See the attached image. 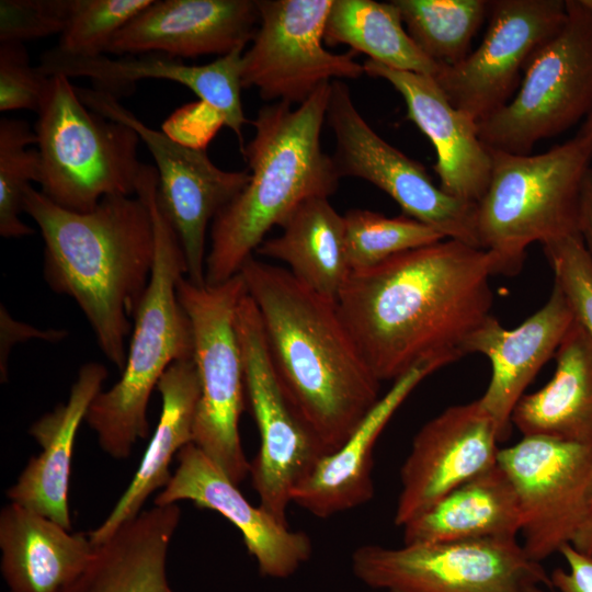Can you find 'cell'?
<instances>
[{
    "instance_id": "cell-1",
    "label": "cell",
    "mask_w": 592,
    "mask_h": 592,
    "mask_svg": "<svg viewBox=\"0 0 592 592\" xmlns=\"http://www.w3.org/2000/svg\"><path fill=\"white\" fill-rule=\"evenodd\" d=\"M492 254L455 239L351 271L337 298L363 358L382 380L420 364L444 367L492 315Z\"/></svg>"
},
{
    "instance_id": "cell-2",
    "label": "cell",
    "mask_w": 592,
    "mask_h": 592,
    "mask_svg": "<svg viewBox=\"0 0 592 592\" xmlns=\"http://www.w3.org/2000/svg\"><path fill=\"white\" fill-rule=\"evenodd\" d=\"M239 273L284 394L327 455L333 453L379 400L380 380L335 300L308 288L286 267L253 257Z\"/></svg>"
},
{
    "instance_id": "cell-3",
    "label": "cell",
    "mask_w": 592,
    "mask_h": 592,
    "mask_svg": "<svg viewBox=\"0 0 592 592\" xmlns=\"http://www.w3.org/2000/svg\"><path fill=\"white\" fill-rule=\"evenodd\" d=\"M23 212L44 239V276L49 287L77 303L101 351L122 372L129 318L147 289L155 259L146 200L138 194L111 195L94 209L79 213L29 186Z\"/></svg>"
},
{
    "instance_id": "cell-4",
    "label": "cell",
    "mask_w": 592,
    "mask_h": 592,
    "mask_svg": "<svg viewBox=\"0 0 592 592\" xmlns=\"http://www.w3.org/2000/svg\"><path fill=\"white\" fill-rule=\"evenodd\" d=\"M331 82L296 109L283 102L259 109L254 136L241 149L250 181L210 225L205 284L238 274L266 234L282 227L303 202L337 191L341 177L321 147Z\"/></svg>"
},
{
    "instance_id": "cell-5",
    "label": "cell",
    "mask_w": 592,
    "mask_h": 592,
    "mask_svg": "<svg viewBox=\"0 0 592 592\" xmlns=\"http://www.w3.org/2000/svg\"><path fill=\"white\" fill-rule=\"evenodd\" d=\"M136 194L150 209L155 259L149 284L134 316V329L121 378L92 401L86 421L100 447L111 457L130 456L138 440L149 435L147 408L151 391L167 368L193 358L190 319L178 297V282L186 274L178 235L158 201V172L144 164Z\"/></svg>"
},
{
    "instance_id": "cell-6",
    "label": "cell",
    "mask_w": 592,
    "mask_h": 592,
    "mask_svg": "<svg viewBox=\"0 0 592 592\" xmlns=\"http://www.w3.org/2000/svg\"><path fill=\"white\" fill-rule=\"evenodd\" d=\"M489 186L477 204V232L496 274L523 267L526 249L569 236H582V203L592 173V139L578 134L540 153L491 150Z\"/></svg>"
},
{
    "instance_id": "cell-7",
    "label": "cell",
    "mask_w": 592,
    "mask_h": 592,
    "mask_svg": "<svg viewBox=\"0 0 592 592\" xmlns=\"http://www.w3.org/2000/svg\"><path fill=\"white\" fill-rule=\"evenodd\" d=\"M35 124L42 193L87 213L106 196L136 194L139 136L90 110L65 76L48 77Z\"/></svg>"
},
{
    "instance_id": "cell-8",
    "label": "cell",
    "mask_w": 592,
    "mask_h": 592,
    "mask_svg": "<svg viewBox=\"0 0 592 592\" xmlns=\"http://www.w3.org/2000/svg\"><path fill=\"white\" fill-rule=\"evenodd\" d=\"M247 294L240 273L217 285H195L185 276L178 297L192 327L200 379L193 443L236 485L249 475L239 420L244 410V372L236 311Z\"/></svg>"
},
{
    "instance_id": "cell-9",
    "label": "cell",
    "mask_w": 592,
    "mask_h": 592,
    "mask_svg": "<svg viewBox=\"0 0 592 592\" xmlns=\"http://www.w3.org/2000/svg\"><path fill=\"white\" fill-rule=\"evenodd\" d=\"M560 31L533 56L512 100L477 124L491 149L531 153L592 113V0H566Z\"/></svg>"
},
{
    "instance_id": "cell-10",
    "label": "cell",
    "mask_w": 592,
    "mask_h": 592,
    "mask_svg": "<svg viewBox=\"0 0 592 592\" xmlns=\"http://www.w3.org/2000/svg\"><path fill=\"white\" fill-rule=\"evenodd\" d=\"M352 571L384 592H535L553 588L540 562L517 538H487L363 545L352 554Z\"/></svg>"
},
{
    "instance_id": "cell-11",
    "label": "cell",
    "mask_w": 592,
    "mask_h": 592,
    "mask_svg": "<svg viewBox=\"0 0 592 592\" xmlns=\"http://www.w3.org/2000/svg\"><path fill=\"white\" fill-rule=\"evenodd\" d=\"M76 91L90 110L127 125L147 146L158 172V201L184 253L185 277L195 285H205L208 225L249 183V170L218 168L205 149L185 145L164 130L151 128L106 91L80 87H76Z\"/></svg>"
},
{
    "instance_id": "cell-12",
    "label": "cell",
    "mask_w": 592,
    "mask_h": 592,
    "mask_svg": "<svg viewBox=\"0 0 592 592\" xmlns=\"http://www.w3.org/2000/svg\"><path fill=\"white\" fill-rule=\"evenodd\" d=\"M236 330L246 394L260 434L259 452L250 462L249 475L260 505L287 523L294 490L327 453L281 387L258 309L248 292L237 307Z\"/></svg>"
},
{
    "instance_id": "cell-13",
    "label": "cell",
    "mask_w": 592,
    "mask_h": 592,
    "mask_svg": "<svg viewBox=\"0 0 592 592\" xmlns=\"http://www.w3.org/2000/svg\"><path fill=\"white\" fill-rule=\"evenodd\" d=\"M326 121L334 135L332 158L341 178L356 177L374 184L395 200L405 215L445 238L480 248L477 204L444 192L420 162L384 140L360 114L341 80L331 82Z\"/></svg>"
},
{
    "instance_id": "cell-14",
    "label": "cell",
    "mask_w": 592,
    "mask_h": 592,
    "mask_svg": "<svg viewBox=\"0 0 592 592\" xmlns=\"http://www.w3.org/2000/svg\"><path fill=\"white\" fill-rule=\"evenodd\" d=\"M257 2L260 25L242 55V88H255L266 101L300 105L323 83L365 73L352 52L333 54L322 45L332 0Z\"/></svg>"
},
{
    "instance_id": "cell-15",
    "label": "cell",
    "mask_w": 592,
    "mask_h": 592,
    "mask_svg": "<svg viewBox=\"0 0 592 592\" xmlns=\"http://www.w3.org/2000/svg\"><path fill=\"white\" fill-rule=\"evenodd\" d=\"M498 465L516 492L528 557L542 562L571 544L592 497V444L523 436L500 448Z\"/></svg>"
},
{
    "instance_id": "cell-16",
    "label": "cell",
    "mask_w": 592,
    "mask_h": 592,
    "mask_svg": "<svg viewBox=\"0 0 592 592\" xmlns=\"http://www.w3.org/2000/svg\"><path fill=\"white\" fill-rule=\"evenodd\" d=\"M566 0L489 1L480 45L434 78L451 103L477 124L513 98L536 52L563 26Z\"/></svg>"
},
{
    "instance_id": "cell-17",
    "label": "cell",
    "mask_w": 592,
    "mask_h": 592,
    "mask_svg": "<svg viewBox=\"0 0 592 592\" xmlns=\"http://www.w3.org/2000/svg\"><path fill=\"white\" fill-rule=\"evenodd\" d=\"M500 436L479 399L446 408L413 437L400 469L394 522L402 527L498 463Z\"/></svg>"
},
{
    "instance_id": "cell-18",
    "label": "cell",
    "mask_w": 592,
    "mask_h": 592,
    "mask_svg": "<svg viewBox=\"0 0 592 592\" xmlns=\"http://www.w3.org/2000/svg\"><path fill=\"white\" fill-rule=\"evenodd\" d=\"M178 466L167 486L156 496L155 505L189 500L196 506L218 512L241 533L248 553L263 577L285 579L311 555L309 537L293 531L262 505H252L194 443L177 455Z\"/></svg>"
},
{
    "instance_id": "cell-19",
    "label": "cell",
    "mask_w": 592,
    "mask_h": 592,
    "mask_svg": "<svg viewBox=\"0 0 592 592\" xmlns=\"http://www.w3.org/2000/svg\"><path fill=\"white\" fill-rule=\"evenodd\" d=\"M244 48H238L205 65H187L161 53L121 57H73L46 50L37 69L46 77L88 78L95 89L118 98L144 79H163L183 84L230 128L242 149L247 122L241 102V61Z\"/></svg>"
},
{
    "instance_id": "cell-20",
    "label": "cell",
    "mask_w": 592,
    "mask_h": 592,
    "mask_svg": "<svg viewBox=\"0 0 592 592\" xmlns=\"http://www.w3.org/2000/svg\"><path fill=\"white\" fill-rule=\"evenodd\" d=\"M257 22V0H153L115 34L106 53L220 57L244 48Z\"/></svg>"
},
{
    "instance_id": "cell-21",
    "label": "cell",
    "mask_w": 592,
    "mask_h": 592,
    "mask_svg": "<svg viewBox=\"0 0 592 592\" xmlns=\"http://www.w3.org/2000/svg\"><path fill=\"white\" fill-rule=\"evenodd\" d=\"M363 68L366 75L389 82L403 98L407 118L435 149L433 169L440 187L478 204L490 183L492 156L478 136L477 123L451 103L432 77L396 70L372 59L365 60Z\"/></svg>"
},
{
    "instance_id": "cell-22",
    "label": "cell",
    "mask_w": 592,
    "mask_h": 592,
    "mask_svg": "<svg viewBox=\"0 0 592 592\" xmlns=\"http://www.w3.org/2000/svg\"><path fill=\"white\" fill-rule=\"evenodd\" d=\"M576 319L557 284L545 305L514 329H505L492 315L475 331L467 354L481 353L491 364V377L479 398L493 419L500 441L512 430V413L540 368L555 356Z\"/></svg>"
},
{
    "instance_id": "cell-23",
    "label": "cell",
    "mask_w": 592,
    "mask_h": 592,
    "mask_svg": "<svg viewBox=\"0 0 592 592\" xmlns=\"http://www.w3.org/2000/svg\"><path fill=\"white\" fill-rule=\"evenodd\" d=\"M107 369L100 363L81 366L66 403L37 419L30 434L41 452L27 462L7 490L11 502L44 515L71 531L68 504L71 457L79 425L102 391Z\"/></svg>"
},
{
    "instance_id": "cell-24",
    "label": "cell",
    "mask_w": 592,
    "mask_h": 592,
    "mask_svg": "<svg viewBox=\"0 0 592 592\" xmlns=\"http://www.w3.org/2000/svg\"><path fill=\"white\" fill-rule=\"evenodd\" d=\"M437 369L420 364L396 379L344 444L325 455L294 490L293 503L327 519L368 502L374 496L373 452L378 436L414 388Z\"/></svg>"
},
{
    "instance_id": "cell-25",
    "label": "cell",
    "mask_w": 592,
    "mask_h": 592,
    "mask_svg": "<svg viewBox=\"0 0 592 592\" xmlns=\"http://www.w3.org/2000/svg\"><path fill=\"white\" fill-rule=\"evenodd\" d=\"M1 573L9 592H60L91 561L89 535L11 502L0 513Z\"/></svg>"
},
{
    "instance_id": "cell-26",
    "label": "cell",
    "mask_w": 592,
    "mask_h": 592,
    "mask_svg": "<svg viewBox=\"0 0 592 592\" xmlns=\"http://www.w3.org/2000/svg\"><path fill=\"white\" fill-rule=\"evenodd\" d=\"M180 519L177 503L141 511L96 545L87 568L60 592H173L167 556Z\"/></svg>"
},
{
    "instance_id": "cell-27",
    "label": "cell",
    "mask_w": 592,
    "mask_h": 592,
    "mask_svg": "<svg viewBox=\"0 0 592 592\" xmlns=\"http://www.w3.org/2000/svg\"><path fill=\"white\" fill-rule=\"evenodd\" d=\"M157 389L162 400L158 424L129 485L104 521L88 534L95 546L137 516L149 496L167 486L172 476L169 467L173 456L193 443L200 398L194 360L172 363L161 376Z\"/></svg>"
},
{
    "instance_id": "cell-28",
    "label": "cell",
    "mask_w": 592,
    "mask_h": 592,
    "mask_svg": "<svg viewBox=\"0 0 592 592\" xmlns=\"http://www.w3.org/2000/svg\"><path fill=\"white\" fill-rule=\"evenodd\" d=\"M555 358L553 378L520 399L512 425L523 436L592 444V339L577 319Z\"/></svg>"
},
{
    "instance_id": "cell-29",
    "label": "cell",
    "mask_w": 592,
    "mask_h": 592,
    "mask_svg": "<svg viewBox=\"0 0 592 592\" xmlns=\"http://www.w3.org/2000/svg\"><path fill=\"white\" fill-rule=\"evenodd\" d=\"M521 525L516 492L497 463L405 524L403 544L517 538Z\"/></svg>"
},
{
    "instance_id": "cell-30",
    "label": "cell",
    "mask_w": 592,
    "mask_h": 592,
    "mask_svg": "<svg viewBox=\"0 0 592 592\" xmlns=\"http://www.w3.org/2000/svg\"><path fill=\"white\" fill-rule=\"evenodd\" d=\"M255 253L285 263L300 283L335 301L351 273L344 218L326 196L303 202L282 226V234L265 238Z\"/></svg>"
},
{
    "instance_id": "cell-31",
    "label": "cell",
    "mask_w": 592,
    "mask_h": 592,
    "mask_svg": "<svg viewBox=\"0 0 592 592\" xmlns=\"http://www.w3.org/2000/svg\"><path fill=\"white\" fill-rule=\"evenodd\" d=\"M323 41L331 46L346 44L386 67L433 79L443 68L413 42L392 1L332 0Z\"/></svg>"
},
{
    "instance_id": "cell-32",
    "label": "cell",
    "mask_w": 592,
    "mask_h": 592,
    "mask_svg": "<svg viewBox=\"0 0 592 592\" xmlns=\"http://www.w3.org/2000/svg\"><path fill=\"white\" fill-rule=\"evenodd\" d=\"M418 47L441 66L453 67L488 18L487 0H391Z\"/></svg>"
},
{
    "instance_id": "cell-33",
    "label": "cell",
    "mask_w": 592,
    "mask_h": 592,
    "mask_svg": "<svg viewBox=\"0 0 592 592\" xmlns=\"http://www.w3.org/2000/svg\"><path fill=\"white\" fill-rule=\"evenodd\" d=\"M343 218L351 271L367 269L401 252L446 239L436 229L405 214L387 217L354 208Z\"/></svg>"
},
{
    "instance_id": "cell-34",
    "label": "cell",
    "mask_w": 592,
    "mask_h": 592,
    "mask_svg": "<svg viewBox=\"0 0 592 592\" xmlns=\"http://www.w3.org/2000/svg\"><path fill=\"white\" fill-rule=\"evenodd\" d=\"M36 135L25 121L0 118V235L19 238L34 234L19 217L31 182L39 181Z\"/></svg>"
},
{
    "instance_id": "cell-35",
    "label": "cell",
    "mask_w": 592,
    "mask_h": 592,
    "mask_svg": "<svg viewBox=\"0 0 592 592\" xmlns=\"http://www.w3.org/2000/svg\"><path fill=\"white\" fill-rule=\"evenodd\" d=\"M153 0H68L65 29L54 47L73 57L104 55L115 34Z\"/></svg>"
},
{
    "instance_id": "cell-36",
    "label": "cell",
    "mask_w": 592,
    "mask_h": 592,
    "mask_svg": "<svg viewBox=\"0 0 592 592\" xmlns=\"http://www.w3.org/2000/svg\"><path fill=\"white\" fill-rule=\"evenodd\" d=\"M543 248L554 272V283L592 339V254L582 236L559 238L544 243Z\"/></svg>"
},
{
    "instance_id": "cell-37",
    "label": "cell",
    "mask_w": 592,
    "mask_h": 592,
    "mask_svg": "<svg viewBox=\"0 0 592 592\" xmlns=\"http://www.w3.org/2000/svg\"><path fill=\"white\" fill-rule=\"evenodd\" d=\"M68 0H1L0 43L24 44L61 34Z\"/></svg>"
},
{
    "instance_id": "cell-38",
    "label": "cell",
    "mask_w": 592,
    "mask_h": 592,
    "mask_svg": "<svg viewBox=\"0 0 592 592\" xmlns=\"http://www.w3.org/2000/svg\"><path fill=\"white\" fill-rule=\"evenodd\" d=\"M48 77L32 67L24 44L0 43V111L37 112Z\"/></svg>"
},
{
    "instance_id": "cell-39",
    "label": "cell",
    "mask_w": 592,
    "mask_h": 592,
    "mask_svg": "<svg viewBox=\"0 0 592 592\" xmlns=\"http://www.w3.org/2000/svg\"><path fill=\"white\" fill-rule=\"evenodd\" d=\"M559 554L567 569L556 568L551 572L553 588L559 592H592V556L578 551L570 544L565 545Z\"/></svg>"
},
{
    "instance_id": "cell-40",
    "label": "cell",
    "mask_w": 592,
    "mask_h": 592,
    "mask_svg": "<svg viewBox=\"0 0 592 592\" xmlns=\"http://www.w3.org/2000/svg\"><path fill=\"white\" fill-rule=\"evenodd\" d=\"M1 376L7 375L5 366L9 351L13 344L30 338H39L47 341H57L66 337L62 330H38L29 325L18 322L12 319L8 311L1 306Z\"/></svg>"
},
{
    "instance_id": "cell-41",
    "label": "cell",
    "mask_w": 592,
    "mask_h": 592,
    "mask_svg": "<svg viewBox=\"0 0 592 592\" xmlns=\"http://www.w3.org/2000/svg\"><path fill=\"white\" fill-rule=\"evenodd\" d=\"M570 545L578 551L592 556V497L585 516Z\"/></svg>"
},
{
    "instance_id": "cell-42",
    "label": "cell",
    "mask_w": 592,
    "mask_h": 592,
    "mask_svg": "<svg viewBox=\"0 0 592 592\" xmlns=\"http://www.w3.org/2000/svg\"><path fill=\"white\" fill-rule=\"evenodd\" d=\"M581 234L587 248L592 254V173L583 195Z\"/></svg>"
},
{
    "instance_id": "cell-43",
    "label": "cell",
    "mask_w": 592,
    "mask_h": 592,
    "mask_svg": "<svg viewBox=\"0 0 592 592\" xmlns=\"http://www.w3.org/2000/svg\"><path fill=\"white\" fill-rule=\"evenodd\" d=\"M578 134L592 139V113L585 118Z\"/></svg>"
},
{
    "instance_id": "cell-44",
    "label": "cell",
    "mask_w": 592,
    "mask_h": 592,
    "mask_svg": "<svg viewBox=\"0 0 592 592\" xmlns=\"http://www.w3.org/2000/svg\"><path fill=\"white\" fill-rule=\"evenodd\" d=\"M535 592H548V591L545 590L544 588H539V589H537ZM553 592H555V591H553Z\"/></svg>"
}]
</instances>
